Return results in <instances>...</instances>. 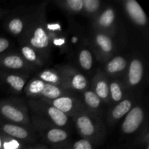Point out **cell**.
<instances>
[{"label":"cell","instance_id":"22","mask_svg":"<svg viewBox=\"0 0 149 149\" xmlns=\"http://www.w3.org/2000/svg\"><path fill=\"white\" fill-rule=\"evenodd\" d=\"M82 103L86 110L97 116H101L103 111V101L100 97L93 92L91 88L88 87L81 93Z\"/></svg>","mask_w":149,"mask_h":149},{"label":"cell","instance_id":"29","mask_svg":"<svg viewBox=\"0 0 149 149\" xmlns=\"http://www.w3.org/2000/svg\"><path fill=\"white\" fill-rule=\"evenodd\" d=\"M94 144L87 139L78 140L73 143H70L68 149H94Z\"/></svg>","mask_w":149,"mask_h":149},{"label":"cell","instance_id":"25","mask_svg":"<svg viewBox=\"0 0 149 149\" xmlns=\"http://www.w3.org/2000/svg\"><path fill=\"white\" fill-rule=\"evenodd\" d=\"M126 90L122 81L119 79H111L109 80V94L112 103H117L125 98Z\"/></svg>","mask_w":149,"mask_h":149},{"label":"cell","instance_id":"8","mask_svg":"<svg viewBox=\"0 0 149 149\" xmlns=\"http://www.w3.org/2000/svg\"><path fill=\"white\" fill-rule=\"evenodd\" d=\"M65 84V88L73 93H82L89 87L87 77L74 67L69 65H58L55 67Z\"/></svg>","mask_w":149,"mask_h":149},{"label":"cell","instance_id":"7","mask_svg":"<svg viewBox=\"0 0 149 149\" xmlns=\"http://www.w3.org/2000/svg\"><path fill=\"white\" fill-rule=\"evenodd\" d=\"M89 46L96 59L102 63H105L111 58L116 51L113 37L107 33L94 29L90 36Z\"/></svg>","mask_w":149,"mask_h":149},{"label":"cell","instance_id":"26","mask_svg":"<svg viewBox=\"0 0 149 149\" xmlns=\"http://www.w3.org/2000/svg\"><path fill=\"white\" fill-rule=\"evenodd\" d=\"M54 3L69 14L82 13L83 0H57Z\"/></svg>","mask_w":149,"mask_h":149},{"label":"cell","instance_id":"4","mask_svg":"<svg viewBox=\"0 0 149 149\" xmlns=\"http://www.w3.org/2000/svg\"><path fill=\"white\" fill-rule=\"evenodd\" d=\"M0 118L10 123L33 127L27 102L21 99L13 97L0 100Z\"/></svg>","mask_w":149,"mask_h":149},{"label":"cell","instance_id":"35","mask_svg":"<svg viewBox=\"0 0 149 149\" xmlns=\"http://www.w3.org/2000/svg\"><path fill=\"white\" fill-rule=\"evenodd\" d=\"M145 146H146V149H149V144L148 143H147L146 145H145Z\"/></svg>","mask_w":149,"mask_h":149},{"label":"cell","instance_id":"23","mask_svg":"<svg viewBox=\"0 0 149 149\" xmlns=\"http://www.w3.org/2000/svg\"><path fill=\"white\" fill-rule=\"evenodd\" d=\"M77 61L80 68L84 71H91L93 66V53L90 46L87 44L79 47Z\"/></svg>","mask_w":149,"mask_h":149},{"label":"cell","instance_id":"31","mask_svg":"<svg viewBox=\"0 0 149 149\" xmlns=\"http://www.w3.org/2000/svg\"><path fill=\"white\" fill-rule=\"evenodd\" d=\"M26 149H49V147L44 143H36L29 144V145H28Z\"/></svg>","mask_w":149,"mask_h":149},{"label":"cell","instance_id":"19","mask_svg":"<svg viewBox=\"0 0 149 149\" xmlns=\"http://www.w3.org/2000/svg\"><path fill=\"white\" fill-rule=\"evenodd\" d=\"M129 62L123 56H113L104 63L102 71L110 79H119L122 77L127 68Z\"/></svg>","mask_w":149,"mask_h":149},{"label":"cell","instance_id":"2","mask_svg":"<svg viewBox=\"0 0 149 149\" xmlns=\"http://www.w3.org/2000/svg\"><path fill=\"white\" fill-rule=\"evenodd\" d=\"M76 129L81 138L91 141L95 146L101 143L106 137V127L101 116L81 111L72 118Z\"/></svg>","mask_w":149,"mask_h":149},{"label":"cell","instance_id":"27","mask_svg":"<svg viewBox=\"0 0 149 149\" xmlns=\"http://www.w3.org/2000/svg\"><path fill=\"white\" fill-rule=\"evenodd\" d=\"M102 8V1L100 0H83L82 13L91 20L98 14Z\"/></svg>","mask_w":149,"mask_h":149},{"label":"cell","instance_id":"34","mask_svg":"<svg viewBox=\"0 0 149 149\" xmlns=\"http://www.w3.org/2000/svg\"><path fill=\"white\" fill-rule=\"evenodd\" d=\"M49 149H68V147H63V148H50Z\"/></svg>","mask_w":149,"mask_h":149},{"label":"cell","instance_id":"30","mask_svg":"<svg viewBox=\"0 0 149 149\" xmlns=\"http://www.w3.org/2000/svg\"><path fill=\"white\" fill-rule=\"evenodd\" d=\"M10 46V42L7 38L0 36V54L5 52Z\"/></svg>","mask_w":149,"mask_h":149},{"label":"cell","instance_id":"10","mask_svg":"<svg viewBox=\"0 0 149 149\" xmlns=\"http://www.w3.org/2000/svg\"><path fill=\"white\" fill-rule=\"evenodd\" d=\"M93 29L103 32L112 37L116 34V15L115 9L111 6L102 8L98 14L92 19Z\"/></svg>","mask_w":149,"mask_h":149},{"label":"cell","instance_id":"24","mask_svg":"<svg viewBox=\"0 0 149 149\" xmlns=\"http://www.w3.org/2000/svg\"><path fill=\"white\" fill-rule=\"evenodd\" d=\"M35 78L39 79L42 80V81H45L47 84L58 86V87H62V88L67 90L65 88V84L63 81L62 77H61L59 73L57 71V70L55 68L43 69L36 74Z\"/></svg>","mask_w":149,"mask_h":149},{"label":"cell","instance_id":"9","mask_svg":"<svg viewBox=\"0 0 149 149\" xmlns=\"http://www.w3.org/2000/svg\"><path fill=\"white\" fill-rule=\"evenodd\" d=\"M0 132L15 139L23 141L26 144L36 143L39 140V136L33 127H26L16 124L10 123L1 118Z\"/></svg>","mask_w":149,"mask_h":149},{"label":"cell","instance_id":"13","mask_svg":"<svg viewBox=\"0 0 149 149\" xmlns=\"http://www.w3.org/2000/svg\"><path fill=\"white\" fill-rule=\"evenodd\" d=\"M47 103L52 105L68 117L73 118L77 113L85 110L81 99L79 98L76 95H64L50 100H42Z\"/></svg>","mask_w":149,"mask_h":149},{"label":"cell","instance_id":"21","mask_svg":"<svg viewBox=\"0 0 149 149\" xmlns=\"http://www.w3.org/2000/svg\"><path fill=\"white\" fill-rule=\"evenodd\" d=\"M19 54L28 63L37 70L45 66L47 62V61L39 52L26 44H20Z\"/></svg>","mask_w":149,"mask_h":149},{"label":"cell","instance_id":"32","mask_svg":"<svg viewBox=\"0 0 149 149\" xmlns=\"http://www.w3.org/2000/svg\"><path fill=\"white\" fill-rule=\"evenodd\" d=\"M9 12L7 11V10H0V18H1V17H3V16L4 15L7 14Z\"/></svg>","mask_w":149,"mask_h":149},{"label":"cell","instance_id":"18","mask_svg":"<svg viewBox=\"0 0 149 149\" xmlns=\"http://www.w3.org/2000/svg\"><path fill=\"white\" fill-rule=\"evenodd\" d=\"M30 13L31 11L25 13H17L9 17L5 23V27L7 31L20 39L27 28Z\"/></svg>","mask_w":149,"mask_h":149},{"label":"cell","instance_id":"12","mask_svg":"<svg viewBox=\"0 0 149 149\" xmlns=\"http://www.w3.org/2000/svg\"><path fill=\"white\" fill-rule=\"evenodd\" d=\"M29 77L28 74L0 69V86L13 94H21Z\"/></svg>","mask_w":149,"mask_h":149},{"label":"cell","instance_id":"28","mask_svg":"<svg viewBox=\"0 0 149 149\" xmlns=\"http://www.w3.org/2000/svg\"><path fill=\"white\" fill-rule=\"evenodd\" d=\"M1 141H2L3 149H26L28 145L26 143L19 140L9 137L0 132Z\"/></svg>","mask_w":149,"mask_h":149},{"label":"cell","instance_id":"20","mask_svg":"<svg viewBox=\"0 0 149 149\" xmlns=\"http://www.w3.org/2000/svg\"><path fill=\"white\" fill-rule=\"evenodd\" d=\"M135 98L133 97H125L123 100L116 103L107 114V122L113 125L127 114L128 112L135 106Z\"/></svg>","mask_w":149,"mask_h":149},{"label":"cell","instance_id":"6","mask_svg":"<svg viewBox=\"0 0 149 149\" xmlns=\"http://www.w3.org/2000/svg\"><path fill=\"white\" fill-rule=\"evenodd\" d=\"M23 92L29 100H50L61 96L76 95L70 90L47 84L35 77L28 81Z\"/></svg>","mask_w":149,"mask_h":149},{"label":"cell","instance_id":"17","mask_svg":"<svg viewBox=\"0 0 149 149\" xmlns=\"http://www.w3.org/2000/svg\"><path fill=\"white\" fill-rule=\"evenodd\" d=\"M125 13L131 21L139 27H145L148 24V17L141 4L136 0L122 1Z\"/></svg>","mask_w":149,"mask_h":149},{"label":"cell","instance_id":"1","mask_svg":"<svg viewBox=\"0 0 149 149\" xmlns=\"http://www.w3.org/2000/svg\"><path fill=\"white\" fill-rule=\"evenodd\" d=\"M47 4V2L39 4L31 11L27 28L20 39V44L29 45L48 61L52 46L46 27Z\"/></svg>","mask_w":149,"mask_h":149},{"label":"cell","instance_id":"11","mask_svg":"<svg viewBox=\"0 0 149 149\" xmlns=\"http://www.w3.org/2000/svg\"><path fill=\"white\" fill-rule=\"evenodd\" d=\"M0 69L30 75L36 68L28 63L19 52H7L0 54Z\"/></svg>","mask_w":149,"mask_h":149},{"label":"cell","instance_id":"3","mask_svg":"<svg viewBox=\"0 0 149 149\" xmlns=\"http://www.w3.org/2000/svg\"><path fill=\"white\" fill-rule=\"evenodd\" d=\"M32 127L44 144L50 148L68 147L71 143L69 132L58 127L39 116L31 114Z\"/></svg>","mask_w":149,"mask_h":149},{"label":"cell","instance_id":"33","mask_svg":"<svg viewBox=\"0 0 149 149\" xmlns=\"http://www.w3.org/2000/svg\"><path fill=\"white\" fill-rule=\"evenodd\" d=\"M0 149H3V145H2V141H1V135H0Z\"/></svg>","mask_w":149,"mask_h":149},{"label":"cell","instance_id":"15","mask_svg":"<svg viewBox=\"0 0 149 149\" xmlns=\"http://www.w3.org/2000/svg\"><path fill=\"white\" fill-rule=\"evenodd\" d=\"M144 64L139 58H134L128 63L125 71V79L122 81L125 88L133 89L138 87L144 77Z\"/></svg>","mask_w":149,"mask_h":149},{"label":"cell","instance_id":"14","mask_svg":"<svg viewBox=\"0 0 149 149\" xmlns=\"http://www.w3.org/2000/svg\"><path fill=\"white\" fill-rule=\"evenodd\" d=\"M144 109L140 105H135L125 116L121 126L124 135H130L135 133L141 127L145 121Z\"/></svg>","mask_w":149,"mask_h":149},{"label":"cell","instance_id":"5","mask_svg":"<svg viewBox=\"0 0 149 149\" xmlns=\"http://www.w3.org/2000/svg\"><path fill=\"white\" fill-rule=\"evenodd\" d=\"M31 114L39 116L52 125L68 130L70 125V118L52 105L40 100H28Z\"/></svg>","mask_w":149,"mask_h":149},{"label":"cell","instance_id":"16","mask_svg":"<svg viewBox=\"0 0 149 149\" xmlns=\"http://www.w3.org/2000/svg\"><path fill=\"white\" fill-rule=\"evenodd\" d=\"M90 88L100 97L103 103H111L109 94V79L102 70L98 69L92 79Z\"/></svg>","mask_w":149,"mask_h":149}]
</instances>
